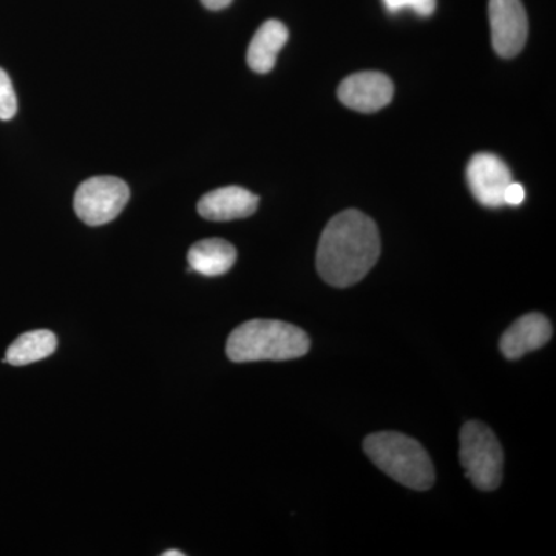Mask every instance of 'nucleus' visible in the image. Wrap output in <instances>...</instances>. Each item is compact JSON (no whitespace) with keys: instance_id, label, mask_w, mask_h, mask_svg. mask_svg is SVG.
<instances>
[{"instance_id":"nucleus-10","label":"nucleus","mask_w":556,"mask_h":556,"mask_svg":"<svg viewBox=\"0 0 556 556\" xmlns=\"http://www.w3.org/2000/svg\"><path fill=\"white\" fill-rule=\"evenodd\" d=\"M258 197L240 186L212 190L199 201V214L211 222H230L251 217L258 207Z\"/></svg>"},{"instance_id":"nucleus-15","label":"nucleus","mask_w":556,"mask_h":556,"mask_svg":"<svg viewBox=\"0 0 556 556\" xmlns=\"http://www.w3.org/2000/svg\"><path fill=\"white\" fill-rule=\"evenodd\" d=\"M526 200V189L519 182L511 181L504 190V204L519 206Z\"/></svg>"},{"instance_id":"nucleus-16","label":"nucleus","mask_w":556,"mask_h":556,"mask_svg":"<svg viewBox=\"0 0 556 556\" xmlns=\"http://www.w3.org/2000/svg\"><path fill=\"white\" fill-rule=\"evenodd\" d=\"M409 9L416 11L419 16L428 17L437 10V0H412Z\"/></svg>"},{"instance_id":"nucleus-7","label":"nucleus","mask_w":556,"mask_h":556,"mask_svg":"<svg viewBox=\"0 0 556 556\" xmlns=\"http://www.w3.org/2000/svg\"><path fill=\"white\" fill-rule=\"evenodd\" d=\"M511 181L507 164L493 153H477L468 163L467 182L482 206H504V190Z\"/></svg>"},{"instance_id":"nucleus-13","label":"nucleus","mask_w":556,"mask_h":556,"mask_svg":"<svg viewBox=\"0 0 556 556\" xmlns=\"http://www.w3.org/2000/svg\"><path fill=\"white\" fill-rule=\"evenodd\" d=\"M58 339L49 329H36L20 336L7 350L5 364L13 367L35 364L50 357L56 351Z\"/></svg>"},{"instance_id":"nucleus-14","label":"nucleus","mask_w":556,"mask_h":556,"mask_svg":"<svg viewBox=\"0 0 556 556\" xmlns=\"http://www.w3.org/2000/svg\"><path fill=\"white\" fill-rule=\"evenodd\" d=\"M17 112V98L5 70L0 68V119L10 121Z\"/></svg>"},{"instance_id":"nucleus-12","label":"nucleus","mask_w":556,"mask_h":556,"mask_svg":"<svg viewBox=\"0 0 556 556\" xmlns=\"http://www.w3.org/2000/svg\"><path fill=\"white\" fill-rule=\"evenodd\" d=\"M236 260L237 249L222 239L197 241L188 252L189 270L204 277L225 276Z\"/></svg>"},{"instance_id":"nucleus-6","label":"nucleus","mask_w":556,"mask_h":556,"mask_svg":"<svg viewBox=\"0 0 556 556\" xmlns=\"http://www.w3.org/2000/svg\"><path fill=\"white\" fill-rule=\"evenodd\" d=\"M493 49L501 58H514L525 49L529 22L521 0H490Z\"/></svg>"},{"instance_id":"nucleus-11","label":"nucleus","mask_w":556,"mask_h":556,"mask_svg":"<svg viewBox=\"0 0 556 556\" xmlns=\"http://www.w3.org/2000/svg\"><path fill=\"white\" fill-rule=\"evenodd\" d=\"M288 28L280 21H266L249 43V68L258 75L269 73L276 65L278 53L288 42Z\"/></svg>"},{"instance_id":"nucleus-1","label":"nucleus","mask_w":556,"mask_h":556,"mask_svg":"<svg viewBox=\"0 0 556 556\" xmlns=\"http://www.w3.org/2000/svg\"><path fill=\"white\" fill-rule=\"evenodd\" d=\"M380 255L378 226L361 211L340 212L321 232L317 270L328 285L348 288L365 278Z\"/></svg>"},{"instance_id":"nucleus-18","label":"nucleus","mask_w":556,"mask_h":556,"mask_svg":"<svg viewBox=\"0 0 556 556\" xmlns=\"http://www.w3.org/2000/svg\"><path fill=\"white\" fill-rule=\"evenodd\" d=\"M204 7L211 11H219L228 9L232 0H201Z\"/></svg>"},{"instance_id":"nucleus-3","label":"nucleus","mask_w":556,"mask_h":556,"mask_svg":"<svg viewBox=\"0 0 556 556\" xmlns=\"http://www.w3.org/2000/svg\"><path fill=\"white\" fill-rule=\"evenodd\" d=\"M364 450L375 466L399 484L415 490L433 486L437 479L433 463L416 439L396 431H382L369 434Z\"/></svg>"},{"instance_id":"nucleus-2","label":"nucleus","mask_w":556,"mask_h":556,"mask_svg":"<svg viewBox=\"0 0 556 556\" xmlns=\"http://www.w3.org/2000/svg\"><path fill=\"white\" fill-rule=\"evenodd\" d=\"M311 340L303 329L280 320H249L230 332L226 354L236 364L291 361L308 353Z\"/></svg>"},{"instance_id":"nucleus-9","label":"nucleus","mask_w":556,"mask_h":556,"mask_svg":"<svg viewBox=\"0 0 556 556\" xmlns=\"http://www.w3.org/2000/svg\"><path fill=\"white\" fill-rule=\"evenodd\" d=\"M552 325L546 316L530 313L519 317L501 338V351L508 361H517L527 353L540 350L552 339Z\"/></svg>"},{"instance_id":"nucleus-4","label":"nucleus","mask_w":556,"mask_h":556,"mask_svg":"<svg viewBox=\"0 0 556 556\" xmlns=\"http://www.w3.org/2000/svg\"><path fill=\"white\" fill-rule=\"evenodd\" d=\"M460 464L466 477L479 490L490 492L503 481V448L490 427L470 420L460 430Z\"/></svg>"},{"instance_id":"nucleus-19","label":"nucleus","mask_w":556,"mask_h":556,"mask_svg":"<svg viewBox=\"0 0 556 556\" xmlns=\"http://www.w3.org/2000/svg\"><path fill=\"white\" fill-rule=\"evenodd\" d=\"M182 552L175 551V548H172V551L163 552V556H182Z\"/></svg>"},{"instance_id":"nucleus-17","label":"nucleus","mask_w":556,"mask_h":556,"mask_svg":"<svg viewBox=\"0 0 556 556\" xmlns=\"http://www.w3.org/2000/svg\"><path fill=\"white\" fill-rule=\"evenodd\" d=\"M383 5L390 13H399L401 10L409 9L412 0H383Z\"/></svg>"},{"instance_id":"nucleus-8","label":"nucleus","mask_w":556,"mask_h":556,"mask_svg":"<svg viewBox=\"0 0 556 556\" xmlns=\"http://www.w3.org/2000/svg\"><path fill=\"white\" fill-rule=\"evenodd\" d=\"M338 94L340 102L346 108L361 113H372L390 104L394 86L383 73L362 72L348 76L340 84Z\"/></svg>"},{"instance_id":"nucleus-5","label":"nucleus","mask_w":556,"mask_h":556,"mask_svg":"<svg viewBox=\"0 0 556 556\" xmlns=\"http://www.w3.org/2000/svg\"><path fill=\"white\" fill-rule=\"evenodd\" d=\"M130 199V189L121 178L93 177L76 189V215L89 226H102L113 222Z\"/></svg>"}]
</instances>
